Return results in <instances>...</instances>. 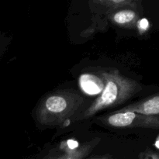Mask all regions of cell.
I'll use <instances>...</instances> for the list:
<instances>
[{
  "mask_svg": "<svg viewBox=\"0 0 159 159\" xmlns=\"http://www.w3.org/2000/svg\"><path fill=\"white\" fill-rule=\"evenodd\" d=\"M104 87L102 93L84 113V118H89L98 112L116 107L141 91V85L137 81L122 75L118 70L102 72Z\"/></svg>",
  "mask_w": 159,
  "mask_h": 159,
  "instance_id": "1",
  "label": "cell"
},
{
  "mask_svg": "<svg viewBox=\"0 0 159 159\" xmlns=\"http://www.w3.org/2000/svg\"><path fill=\"white\" fill-rule=\"evenodd\" d=\"M82 96L72 90H61L47 95L36 110V119L42 125L60 126L83 103Z\"/></svg>",
  "mask_w": 159,
  "mask_h": 159,
  "instance_id": "2",
  "label": "cell"
},
{
  "mask_svg": "<svg viewBox=\"0 0 159 159\" xmlns=\"http://www.w3.org/2000/svg\"><path fill=\"white\" fill-rule=\"evenodd\" d=\"M105 125L117 128H159V116H147L131 111H118L100 118Z\"/></svg>",
  "mask_w": 159,
  "mask_h": 159,
  "instance_id": "3",
  "label": "cell"
},
{
  "mask_svg": "<svg viewBox=\"0 0 159 159\" xmlns=\"http://www.w3.org/2000/svg\"><path fill=\"white\" fill-rule=\"evenodd\" d=\"M137 1L138 0H135L128 4L107 11V17L112 23L118 26L130 29L135 28L140 20L139 13L135 9Z\"/></svg>",
  "mask_w": 159,
  "mask_h": 159,
  "instance_id": "4",
  "label": "cell"
},
{
  "mask_svg": "<svg viewBox=\"0 0 159 159\" xmlns=\"http://www.w3.org/2000/svg\"><path fill=\"white\" fill-rule=\"evenodd\" d=\"M120 111H131L147 116L159 115V93L124 107Z\"/></svg>",
  "mask_w": 159,
  "mask_h": 159,
  "instance_id": "5",
  "label": "cell"
},
{
  "mask_svg": "<svg viewBox=\"0 0 159 159\" xmlns=\"http://www.w3.org/2000/svg\"><path fill=\"white\" fill-rule=\"evenodd\" d=\"M99 141V138H95L73 148L67 149L65 152L49 159H84L91 153Z\"/></svg>",
  "mask_w": 159,
  "mask_h": 159,
  "instance_id": "6",
  "label": "cell"
},
{
  "mask_svg": "<svg viewBox=\"0 0 159 159\" xmlns=\"http://www.w3.org/2000/svg\"><path fill=\"white\" fill-rule=\"evenodd\" d=\"M79 84L81 89L86 94H100L103 89L104 79L102 75L98 76L97 75L86 73L80 76Z\"/></svg>",
  "mask_w": 159,
  "mask_h": 159,
  "instance_id": "7",
  "label": "cell"
},
{
  "mask_svg": "<svg viewBox=\"0 0 159 159\" xmlns=\"http://www.w3.org/2000/svg\"><path fill=\"white\" fill-rule=\"evenodd\" d=\"M135 0H91L90 5L93 9H103L106 12L114 8L128 4Z\"/></svg>",
  "mask_w": 159,
  "mask_h": 159,
  "instance_id": "8",
  "label": "cell"
},
{
  "mask_svg": "<svg viewBox=\"0 0 159 159\" xmlns=\"http://www.w3.org/2000/svg\"><path fill=\"white\" fill-rule=\"evenodd\" d=\"M138 159H159V152L147 148L139 154Z\"/></svg>",
  "mask_w": 159,
  "mask_h": 159,
  "instance_id": "9",
  "label": "cell"
},
{
  "mask_svg": "<svg viewBox=\"0 0 159 159\" xmlns=\"http://www.w3.org/2000/svg\"><path fill=\"white\" fill-rule=\"evenodd\" d=\"M148 25V23L146 20H139L137 24V27L140 30V32L142 33V31H144L147 30V26Z\"/></svg>",
  "mask_w": 159,
  "mask_h": 159,
  "instance_id": "10",
  "label": "cell"
},
{
  "mask_svg": "<svg viewBox=\"0 0 159 159\" xmlns=\"http://www.w3.org/2000/svg\"><path fill=\"white\" fill-rule=\"evenodd\" d=\"M89 159H112V157L109 155H99V156H95Z\"/></svg>",
  "mask_w": 159,
  "mask_h": 159,
  "instance_id": "11",
  "label": "cell"
},
{
  "mask_svg": "<svg viewBox=\"0 0 159 159\" xmlns=\"http://www.w3.org/2000/svg\"><path fill=\"white\" fill-rule=\"evenodd\" d=\"M155 147L156 148H158L159 149V136L158 137V138H157V139H156V141H155Z\"/></svg>",
  "mask_w": 159,
  "mask_h": 159,
  "instance_id": "12",
  "label": "cell"
}]
</instances>
